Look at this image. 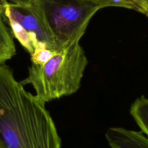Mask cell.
<instances>
[{
	"label": "cell",
	"mask_w": 148,
	"mask_h": 148,
	"mask_svg": "<svg viewBox=\"0 0 148 148\" xmlns=\"http://www.w3.org/2000/svg\"><path fill=\"white\" fill-rule=\"evenodd\" d=\"M9 1L10 2H13L14 3L24 6V5H28L31 2V0H9Z\"/></svg>",
	"instance_id": "cell-10"
},
{
	"label": "cell",
	"mask_w": 148,
	"mask_h": 148,
	"mask_svg": "<svg viewBox=\"0 0 148 148\" xmlns=\"http://www.w3.org/2000/svg\"><path fill=\"white\" fill-rule=\"evenodd\" d=\"M143 6H144L147 10H148V0H134Z\"/></svg>",
	"instance_id": "cell-11"
},
{
	"label": "cell",
	"mask_w": 148,
	"mask_h": 148,
	"mask_svg": "<svg viewBox=\"0 0 148 148\" xmlns=\"http://www.w3.org/2000/svg\"><path fill=\"white\" fill-rule=\"evenodd\" d=\"M0 13L5 23L8 24L10 28V31L14 38L31 55L34 49L29 39L28 31L17 21L13 19L7 12L0 9Z\"/></svg>",
	"instance_id": "cell-7"
},
{
	"label": "cell",
	"mask_w": 148,
	"mask_h": 148,
	"mask_svg": "<svg viewBox=\"0 0 148 148\" xmlns=\"http://www.w3.org/2000/svg\"><path fill=\"white\" fill-rule=\"evenodd\" d=\"M45 103L26 91L12 69L0 65V148H61Z\"/></svg>",
	"instance_id": "cell-1"
},
{
	"label": "cell",
	"mask_w": 148,
	"mask_h": 148,
	"mask_svg": "<svg viewBox=\"0 0 148 148\" xmlns=\"http://www.w3.org/2000/svg\"><path fill=\"white\" fill-rule=\"evenodd\" d=\"M56 51L47 48L45 44L39 42L34 48V53L31 55V63L43 65L49 61Z\"/></svg>",
	"instance_id": "cell-9"
},
{
	"label": "cell",
	"mask_w": 148,
	"mask_h": 148,
	"mask_svg": "<svg viewBox=\"0 0 148 148\" xmlns=\"http://www.w3.org/2000/svg\"><path fill=\"white\" fill-rule=\"evenodd\" d=\"M105 137L111 148H148V138L141 132L110 127Z\"/></svg>",
	"instance_id": "cell-5"
},
{
	"label": "cell",
	"mask_w": 148,
	"mask_h": 148,
	"mask_svg": "<svg viewBox=\"0 0 148 148\" xmlns=\"http://www.w3.org/2000/svg\"><path fill=\"white\" fill-rule=\"evenodd\" d=\"M88 60L79 42L64 47L43 65L32 64L20 83L31 84L35 95L46 103L75 93L81 86Z\"/></svg>",
	"instance_id": "cell-2"
},
{
	"label": "cell",
	"mask_w": 148,
	"mask_h": 148,
	"mask_svg": "<svg viewBox=\"0 0 148 148\" xmlns=\"http://www.w3.org/2000/svg\"><path fill=\"white\" fill-rule=\"evenodd\" d=\"M0 9L18 22L28 32L34 33L38 40L45 44L47 49L54 51L60 50L47 26L30 3L22 6L8 0H0Z\"/></svg>",
	"instance_id": "cell-4"
},
{
	"label": "cell",
	"mask_w": 148,
	"mask_h": 148,
	"mask_svg": "<svg viewBox=\"0 0 148 148\" xmlns=\"http://www.w3.org/2000/svg\"><path fill=\"white\" fill-rule=\"evenodd\" d=\"M60 49L79 42L92 17L110 6L134 9L132 0H31Z\"/></svg>",
	"instance_id": "cell-3"
},
{
	"label": "cell",
	"mask_w": 148,
	"mask_h": 148,
	"mask_svg": "<svg viewBox=\"0 0 148 148\" xmlns=\"http://www.w3.org/2000/svg\"><path fill=\"white\" fill-rule=\"evenodd\" d=\"M16 54V49L10 31L0 13V65Z\"/></svg>",
	"instance_id": "cell-6"
},
{
	"label": "cell",
	"mask_w": 148,
	"mask_h": 148,
	"mask_svg": "<svg viewBox=\"0 0 148 148\" xmlns=\"http://www.w3.org/2000/svg\"><path fill=\"white\" fill-rule=\"evenodd\" d=\"M130 111L142 131L148 136V98L142 95L136 99Z\"/></svg>",
	"instance_id": "cell-8"
}]
</instances>
